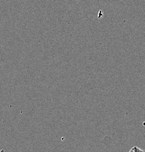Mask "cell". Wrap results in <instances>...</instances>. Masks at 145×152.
I'll return each instance as SVG.
<instances>
[{
  "instance_id": "obj_1",
  "label": "cell",
  "mask_w": 145,
  "mask_h": 152,
  "mask_svg": "<svg viewBox=\"0 0 145 152\" xmlns=\"http://www.w3.org/2000/svg\"><path fill=\"white\" fill-rule=\"evenodd\" d=\"M0 152H4V149H1V151H0Z\"/></svg>"
}]
</instances>
